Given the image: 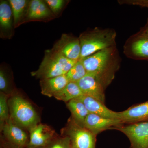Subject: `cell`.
I'll use <instances>...</instances> for the list:
<instances>
[{"mask_svg":"<svg viewBox=\"0 0 148 148\" xmlns=\"http://www.w3.org/2000/svg\"><path fill=\"white\" fill-rule=\"evenodd\" d=\"M27 148H44L43 147H29L27 146Z\"/></svg>","mask_w":148,"mask_h":148,"instance_id":"83f0119b","label":"cell"},{"mask_svg":"<svg viewBox=\"0 0 148 148\" xmlns=\"http://www.w3.org/2000/svg\"><path fill=\"white\" fill-rule=\"evenodd\" d=\"M14 20L9 1H0V30L1 38L10 39L13 35Z\"/></svg>","mask_w":148,"mask_h":148,"instance_id":"9a60e30c","label":"cell"},{"mask_svg":"<svg viewBox=\"0 0 148 148\" xmlns=\"http://www.w3.org/2000/svg\"><path fill=\"white\" fill-rule=\"evenodd\" d=\"M140 30L142 32H145V33L148 34V17L147 19V22H146L145 25L143 28L140 29Z\"/></svg>","mask_w":148,"mask_h":148,"instance_id":"4316f807","label":"cell"},{"mask_svg":"<svg viewBox=\"0 0 148 148\" xmlns=\"http://www.w3.org/2000/svg\"><path fill=\"white\" fill-rule=\"evenodd\" d=\"M6 141V142H5V143H4V145H3L2 144V145L1 146V148H20L14 145L7 140Z\"/></svg>","mask_w":148,"mask_h":148,"instance_id":"484cf974","label":"cell"},{"mask_svg":"<svg viewBox=\"0 0 148 148\" xmlns=\"http://www.w3.org/2000/svg\"><path fill=\"white\" fill-rule=\"evenodd\" d=\"M0 90L1 92L10 95L15 92L12 88L11 81L8 74L2 68L0 70Z\"/></svg>","mask_w":148,"mask_h":148,"instance_id":"603a6c76","label":"cell"},{"mask_svg":"<svg viewBox=\"0 0 148 148\" xmlns=\"http://www.w3.org/2000/svg\"><path fill=\"white\" fill-rule=\"evenodd\" d=\"M79 60L87 73L93 74L105 88L113 80L120 66V58L116 46L100 51Z\"/></svg>","mask_w":148,"mask_h":148,"instance_id":"6da1fadb","label":"cell"},{"mask_svg":"<svg viewBox=\"0 0 148 148\" xmlns=\"http://www.w3.org/2000/svg\"><path fill=\"white\" fill-rule=\"evenodd\" d=\"M119 119H112L89 113L85 120L84 127L97 136L101 132L108 130L114 129L123 125Z\"/></svg>","mask_w":148,"mask_h":148,"instance_id":"9c48e42d","label":"cell"},{"mask_svg":"<svg viewBox=\"0 0 148 148\" xmlns=\"http://www.w3.org/2000/svg\"><path fill=\"white\" fill-rule=\"evenodd\" d=\"M116 36L114 29L98 27L83 32L79 37L81 47L80 59L105 49L115 46Z\"/></svg>","mask_w":148,"mask_h":148,"instance_id":"7a4b0ae2","label":"cell"},{"mask_svg":"<svg viewBox=\"0 0 148 148\" xmlns=\"http://www.w3.org/2000/svg\"><path fill=\"white\" fill-rule=\"evenodd\" d=\"M14 20V27L24 23L30 1L27 0H10Z\"/></svg>","mask_w":148,"mask_h":148,"instance_id":"d6986e66","label":"cell"},{"mask_svg":"<svg viewBox=\"0 0 148 148\" xmlns=\"http://www.w3.org/2000/svg\"><path fill=\"white\" fill-rule=\"evenodd\" d=\"M45 1L32 0L30 1L24 23L30 21H45L54 18Z\"/></svg>","mask_w":148,"mask_h":148,"instance_id":"5bb4252c","label":"cell"},{"mask_svg":"<svg viewBox=\"0 0 148 148\" xmlns=\"http://www.w3.org/2000/svg\"><path fill=\"white\" fill-rule=\"evenodd\" d=\"M69 82L66 75L40 80L42 94L49 98L54 97Z\"/></svg>","mask_w":148,"mask_h":148,"instance_id":"e0dca14e","label":"cell"},{"mask_svg":"<svg viewBox=\"0 0 148 148\" xmlns=\"http://www.w3.org/2000/svg\"><path fill=\"white\" fill-rule=\"evenodd\" d=\"M83 95L77 83L69 82L66 86L54 96L58 101L66 103Z\"/></svg>","mask_w":148,"mask_h":148,"instance_id":"ffe728a7","label":"cell"},{"mask_svg":"<svg viewBox=\"0 0 148 148\" xmlns=\"http://www.w3.org/2000/svg\"><path fill=\"white\" fill-rule=\"evenodd\" d=\"M1 131L3 132L5 139L14 145L20 148L28 145L29 140L27 132L15 124L10 118Z\"/></svg>","mask_w":148,"mask_h":148,"instance_id":"7c38bea8","label":"cell"},{"mask_svg":"<svg viewBox=\"0 0 148 148\" xmlns=\"http://www.w3.org/2000/svg\"><path fill=\"white\" fill-rule=\"evenodd\" d=\"M87 73L82 62L79 60L66 74V75L69 82L77 83L84 77Z\"/></svg>","mask_w":148,"mask_h":148,"instance_id":"44dd1931","label":"cell"},{"mask_svg":"<svg viewBox=\"0 0 148 148\" xmlns=\"http://www.w3.org/2000/svg\"><path fill=\"white\" fill-rule=\"evenodd\" d=\"M115 130L127 136L130 148H148V121L123 124Z\"/></svg>","mask_w":148,"mask_h":148,"instance_id":"52a82bcc","label":"cell"},{"mask_svg":"<svg viewBox=\"0 0 148 148\" xmlns=\"http://www.w3.org/2000/svg\"><path fill=\"white\" fill-rule=\"evenodd\" d=\"M77 83L84 95L90 96L105 103L106 88L93 74L87 73Z\"/></svg>","mask_w":148,"mask_h":148,"instance_id":"30bf717a","label":"cell"},{"mask_svg":"<svg viewBox=\"0 0 148 148\" xmlns=\"http://www.w3.org/2000/svg\"><path fill=\"white\" fill-rule=\"evenodd\" d=\"M77 98L83 102L90 113L107 118L119 119V112L110 110L106 107L105 103L95 98L84 94Z\"/></svg>","mask_w":148,"mask_h":148,"instance_id":"2e32d148","label":"cell"},{"mask_svg":"<svg viewBox=\"0 0 148 148\" xmlns=\"http://www.w3.org/2000/svg\"><path fill=\"white\" fill-rule=\"evenodd\" d=\"M52 48L71 60L77 61L80 58L81 47L79 38L63 34Z\"/></svg>","mask_w":148,"mask_h":148,"instance_id":"ba28073f","label":"cell"},{"mask_svg":"<svg viewBox=\"0 0 148 148\" xmlns=\"http://www.w3.org/2000/svg\"><path fill=\"white\" fill-rule=\"evenodd\" d=\"M44 148H72L70 138L66 136L55 137Z\"/></svg>","mask_w":148,"mask_h":148,"instance_id":"cb8c5ba5","label":"cell"},{"mask_svg":"<svg viewBox=\"0 0 148 148\" xmlns=\"http://www.w3.org/2000/svg\"><path fill=\"white\" fill-rule=\"evenodd\" d=\"M45 1L54 16H57L61 13V11L66 5L67 1L64 0H46Z\"/></svg>","mask_w":148,"mask_h":148,"instance_id":"d4e9b609","label":"cell"},{"mask_svg":"<svg viewBox=\"0 0 148 148\" xmlns=\"http://www.w3.org/2000/svg\"><path fill=\"white\" fill-rule=\"evenodd\" d=\"M10 118L15 124L29 131L40 123V119L31 103L20 94H12L8 101Z\"/></svg>","mask_w":148,"mask_h":148,"instance_id":"3957f363","label":"cell"},{"mask_svg":"<svg viewBox=\"0 0 148 148\" xmlns=\"http://www.w3.org/2000/svg\"><path fill=\"white\" fill-rule=\"evenodd\" d=\"M28 147L44 148L56 135L55 131L47 125L40 123L30 131Z\"/></svg>","mask_w":148,"mask_h":148,"instance_id":"8fae6325","label":"cell"},{"mask_svg":"<svg viewBox=\"0 0 148 148\" xmlns=\"http://www.w3.org/2000/svg\"><path fill=\"white\" fill-rule=\"evenodd\" d=\"M66 103L67 108L71 113L72 119L80 126L84 127L85 120L90 113L84 104L77 98Z\"/></svg>","mask_w":148,"mask_h":148,"instance_id":"ac0fdd59","label":"cell"},{"mask_svg":"<svg viewBox=\"0 0 148 148\" xmlns=\"http://www.w3.org/2000/svg\"><path fill=\"white\" fill-rule=\"evenodd\" d=\"M77 61L69 59L52 48L45 51L38 69L31 75L40 80L65 75Z\"/></svg>","mask_w":148,"mask_h":148,"instance_id":"277c9868","label":"cell"},{"mask_svg":"<svg viewBox=\"0 0 148 148\" xmlns=\"http://www.w3.org/2000/svg\"><path fill=\"white\" fill-rule=\"evenodd\" d=\"M10 95L0 92V129H3L10 118L8 101Z\"/></svg>","mask_w":148,"mask_h":148,"instance_id":"7402d4cb","label":"cell"},{"mask_svg":"<svg viewBox=\"0 0 148 148\" xmlns=\"http://www.w3.org/2000/svg\"><path fill=\"white\" fill-rule=\"evenodd\" d=\"M61 135L70 138L72 148H95L97 136L77 124L71 117L61 130Z\"/></svg>","mask_w":148,"mask_h":148,"instance_id":"5b68a950","label":"cell"},{"mask_svg":"<svg viewBox=\"0 0 148 148\" xmlns=\"http://www.w3.org/2000/svg\"><path fill=\"white\" fill-rule=\"evenodd\" d=\"M119 114V119L124 124L148 121V101L133 105Z\"/></svg>","mask_w":148,"mask_h":148,"instance_id":"4fadbf2b","label":"cell"},{"mask_svg":"<svg viewBox=\"0 0 148 148\" xmlns=\"http://www.w3.org/2000/svg\"><path fill=\"white\" fill-rule=\"evenodd\" d=\"M123 52L128 58L148 61V34L141 30L127 40Z\"/></svg>","mask_w":148,"mask_h":148,"instance_id":"8992f818","label":"cell"}]
</instances>
